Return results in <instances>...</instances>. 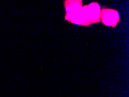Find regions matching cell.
<instances>
[{"label": "cell", "mask_w": 129, "mask_h": 97, "mask_svg": "<svg viewBox=\"0 0 129 97\" xmlns=\"http://www.w3.org/2000/svg\"><path fill=\"white\" fill-rule=\"evenodd\" d=\"M66 15L64 19L69 22L79 15L82 8V0H66L64 1Z\"/></svg>", "instance_id": "obj_1"}, {"label": "cell", "mask_w": 129, "mask_h": 97, "mask_svg": "<svg viewBox=\"0 0 129 97\" xmlns=\"http://www.w3.org/2000/svg\"><path fill=\"white\" fill-rule=\"evenodd\" d=\"M100 19L104 25L112 27H115L120 22L118 12L107 8H103L101 9Z\"/></svg>", "instance_id": "obj_2"}, {"label": "cell", "mask_w": 129, "mask_h": 97, "mask_svg": "<svg viewBox=\"0 0 129 97\" xmlns=\"http://www.w3.org/2000/svg\"><path fill=\"white\" fill-rule=\"evenodd\" d=\"M88 14L91 25L93 23H97L101 21V7L99 4L93 2L87 5Z\"/></svg>", "instance_id": "obj_3"}, {"label": "cell", "mask_w": 129, "mask_h": 97, "mask_svg": "<svg viewBox=\"0 0 129 97\" xmlns=\"http://www.w3.org/2000/svg\"><path fill=\"white\" fill-rule=\"evenodd\" d=\"M87 8V5L83 6L79 15L72 20L71 23L77 25L84 26H90L91 23L89 20Z\"/></svg>", "instance_id": "obj_4"}]
</instances>
